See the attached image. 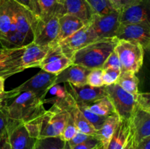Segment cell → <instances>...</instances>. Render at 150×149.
<instances>
[{
  "instance_id": "cell-39",
  "label": "cell",
  "mask_w": 150,
  "mask_h": 149,
  "mask_svg": "<svg viewBox=\"0 0 150 149\" xmlns=\"http://www.w3.org/2000/svg\"><path fill=\"white\" fill-rule=\"evenodd\" d=\"M18 3L23 5L29 10H30L34 15L39 18L40 16V10L38 0H16Z\"/></svg>"
},
{
  "instance_id": "cell-50",
  "label": "cell",
  "mask_w": 150,
  "mask_h": 149,
  "mask_svg": "<svg viewBox=\"0 0 150 149\" xmlns=\"http://www.w3.org/2000/svg\"><path fill=\"white\" fill-rule=\"evenodd\" d=\"M98 146H99V145H98ZM98 146H97V147L94 148H92V149H98Z\"/></svg>"
},
{
  "instance_id": "cell-52",
  "label": "cell",
  "mask_w": 150,
  "mask_h": 149,
  "mask_svg": "<svg viewBox=\"0 0 150 149\" xmlns=\"http://www.w3.org/2000/svg\"><path fill=\"white\" fill-rule=\"evenodd\" d=\"M1 1H2V0H0V4H1Z\"/></svg>"
},
{
  "instance_id": "cell-8",
  "label": "cell",
  "mask_w": 150,
  "mask_h": 149,
  "mask_svg": "<svg viewBox=\"0 0 150 149\" xmlns=\"http://www.w3.org/2000/svg\"><path fill=\"white\" fill-rule=\"evenodd\" d=\"M115 37L118 39L138 42L144 49L148 51L150 46L149 22L127 24L120 23Z\"/></svg>"
},
{
  "instance_id": "cell-16",
  "label": "cell",
  "mask_w": 150,
  "mask_h": 149,
  "mask_svg": "<svg viewBox=\"0 0 150 149\" xmlns=\"http://www.w3.org/2000/svg\"><path fill=\"white\" fill-rule=\"evenodd\" d=\"M59 1L62 6L61 16L66 14L71 15L86 24L90 21L95 14L86 0H59Z\"/></svg>"
},
{
  "instance_id": "cell-20",
  "label": "cell",
  "mask_w": 150,
  "mask_h": 149,
  "mask_svg": "<svg viewBox=\"0 0 150 149\" xmlns=\"http://www.w3.org/2000/svg\"><path fill=\"white\" fill-rule=\"evenodd\" d=\"M51 45H39L30 42L25 46L23 54L21 57L22 67L26 69L39 67L41 62L48 53Z\"/></svg>"
},
{
  "instance_id": "cell-33",
  "label": "cell",
  "mask_w": 150,
  "mask_h": 149,
  "mask_svg": "<svg viewBox=\"0 0 150 149\" xmlns=\"http://www.w3.org/2000/svg\"><path fill=\"white\" fill-rule=\"evenodd\" d=\"M86 84L92 87L104 86L103 81V69L95 68L91 70L87 75Z\"/></svg>"
},
{
  "instance_id": "cell-36",
  "label": "cell",
  "mask_w": 150,
  "mask_h": 149,
  "mask_svg": "<svg viewBox=\"0 0 150 149\" xmlns=\"http://www.w3.org/2000/svg\"><path fill=\"white\" fill-rule=\"evenodd\" d=\"M121 71L112 69H105L103 70V81L104 86L114 84L117 83Z\"/></svg>"
},
{
  "instance_id": "cell-28",
  "label": "cell",
  "mask_w": 150,
  "mask_h": 149,
  "mask_svg": "<svg viewBox=\"0 0 150 149\" xmlns=\"http://www.w3.org/2000/svg\"><path fill=\"white\" fill-rule=\"evenodd\" d=\"M40 10L39 19L48 20L52 17L61 16L62 6L59 0H38Z\"/></svg>"
},
{
  "instance_id": "cell-19",
  "label": "cell",
  "mask_w": 150,
  "mask_h": 149,
  "mask_svg": "<svg viewBox=\"0 0 150 149\" xmlns=\"http://www.w3.org/2000/svg\"><path fill=\"white\" fill-rule=\"evenodd\" d=\"M120 23H139L149 22L148 15V0L125 7L119 11Z\"/></svg>"
},
{
  "instance_id": "cell-18",
  "label": "cell",
  "mask_w": 150,
  "mask_h": 149,
  "mask_svg": "<svg viewBox=\"0 0 150 149\" xmlns=\"http://www.w3.org/2000/svg\"><path fill=\"white\" fill-rule=\"evenodd\" d=\"M133 145L130 121L120 119L106 149H133Z\"/></svg>"
},
{
  "instance_id": "cell-17",
  "label": "cell",
  "mask_w": 150,
  "mask_h": 149,
  "mask_svg": "<svg viewBox=\"0 0 150 149\" xmlns=\"http://www.w3.org/2000/svg\"><path fill=\"white\" fill-rule=\"evenodd\" d=\"M75 102L76 101L67 90L65 86H61L60 83L53 85L48 90L43 99L44 104L51 103L67 112Z\"/></svg>"
},
{
  "instance_id": "cell-26",
  "label": "cell",
  "mask_w": 150,
  "mask_h": 149,
  "mask_svg": "<svg viewBox=\"0 0 150 149\" xmlns=\"http://www.w3.org/2000/svg\"><path fill=\"white\" fill-rule=\"evenodd\" d=\"M68 112L73 118L76 128L79 131L84 133L87 135L96 137L97 130L92 126V124L89 123V121L83 116V113L79 110L76 102H75L74 105L69 110Z\"/></svg>"
},
{
  "instance_id": "cell-27",
  "label": "cell",
  "mask_w": 150,
  "mask_h": 149,
  "mask_svg": "<svg viewBox=\"0 0 150 149\" xmlns=\"http://www.w3.org/2000/svg\"><path fill=\"white\" fill-rule=\"evenodd\" d=\"M139 83V80L136 75V73L132 72H121L117 83L123 90L133 95L136 99V96L139 93L138 89Z\"/></svg>"
},
{
  "instance_id": "cell-31",
  "label": "cell",
  "mask_w": 150,
  "mask_h": 149,
  "mask_svg": "<svg viewBox=\"0 0 150 149\" xmlns=\"http://www.w3.org/2000/svg\"><path fill=\"white\" fill-rule=\"evenodd\" d=\"M78 107H79V110L81 111V112L83 113V116L89 121V123L92 124L94 127H95V129L98 131L100 128L101 127V126L103 124L104 121H105V118L107 117L104 116H100V115H98L97 114L92 112L88 108L87 105L86 104L83 103H77Z\"/></svg>"
},
{
  "instance_id": "cell-38",
  "label": "cell",
  "mask_w": 150,
  "mask_h": 149,
  "mask_svg": "<svg viewBox=\"0 0 150 149\" xmlns=\"http://www.w3.org/2000/svg\"><path fill=\"white\" fill-rule=\"evenodd\" d=\"M136 105L140 109L150 112V93L149 92H139L136 97Z\"/></svg>"
},
{
  "instance_id": "cell-42",
  "label": "cell",
  "mask_w": 150,
  "mask_h": 149,
  "mask_svg": "<svg viewBox=\"0 0 150 149\" xmlns=\"http://www.w3.org/2000/svg\"><path fill=\"white\" fill-rule=\"evenodd\" d=\"M92 137H94V136H90V135H87V134H84V133H82L81 131H79L78 130V131L76 132V134H75L74 137L70 140L69 141H67V144H68L69 147H70V149L73 148V147L75 146L81 144V143H83L86 140H87L88 139L91 138Z\"/></svg>"
},
{
  "instance_id": "cell-3",
  "label": "cell",
  "mask_w": 150,
  "mask_h": 149,
  "mask_svg": "<svg viewBox=\"0 0 150 149\" xmlns=\"http://www.w3.org/2000/svg\"><path fill=\"white\" fill-rule=\"evenodd\" d=\"M118 42L116 37L98 39L76 51L72 58L73 64L92 70L103 68L105 60L115 48Z\"/></svg>"
},
{
  "instance_id": "cell-5",
  "label": "cell",
  "mask_w": 150,
  "mask_h": 149,
  "mask_svg": "<svg viewBox=\"0 0 150 149\" xmlns=\"http://www.w3.org/2000/svg\"><path fill=\"white\" fill-rule=\"evenodd\" d=\"M105 88L116 114L121 120L130 121L136 107L134 96L123 90L117 83L105 86Z\"/></svg>"
},
{
  "instance_id": "cell-53",
  "label": "cell",
  "mask_w": 150,
  "mask_h": 149,
  "mask_svg": "<svg viewBox=\"0 0 150 149\" xmlns=\"http://www.w3.org/2000/svg\"><path fill=\"white\" fill-rule=\"evenodd\" d=\"M108 1H110V0H108Z\"/></svg>"
},
{
  "instance_id": "cell-15",
  "label": "cell",
  "mask_w": 150,
  "mask_h": 149,
  "mask_svg": "<svg viewBox=\"0 0 150 149\" xmlns=\"http://www.w3.org/2000/svg\"><path fill=\"white\" fill-rule=\"evenodd\" d=\"M64 86L77 103L89 104L107 96L105 86L92 87L86 84L76 86L68 83H64Z\"/></svg>"
},
{
  "instance_id": "cell-43",
  "label": "cell",
  "mask_w": 150,
  "mask_h": 149,
  "mask_svg": "<svg viewBox=\"0 0 150 149\" xmlns=\"http://www.w3.org/2000/svg\"><path fill=\"white\" fill-rule=\"evenodd\" d=\"M25 49V46L14 48H0V60L9 58L17 54L22 53Z\"/></svg>"
},
{
  "instance_id": "cell-14",
  "label": "cell",
  "mask_w": 150,
  "mask_h": 149,
  "mask_svg": "<svg viewBox=\"0 0 150 149\" xmlns=\"http://www.w3.org/2000/svg\"><path fill=\"white\" fill-rule=\"evenodd\" d=\"M130 131L134 144L150 137V112L140 109L136 105L130 119Z\"/></svg>"
},
{
  "instance_id": "cell-23",
  "label": "cell",
  "mask_w": 150,
  "mask_h": 149,
  "mask_svg": "<svg viewBox=\"0 0 150 149\" xmlns=\"http://www.w3.org/2000/svg\"><path fill=\"white\" fill-rule=\"evenodd\" d=\"M13 0H2L0 4V43L1 46L10 30L13 16Z\"/></svg>"
},
{
  "instance_id": "cell-29",
  "label": "cell",
  "mask_w": 150,
  "mask_h": 149,
  "mask_svg": "<svg viewBox=\"0 0 150 149\" xmlns=\"http://www.w3.org/2000/svg\"><path fill=\"white\" fill-rule=\"evenodd\" d=\"M86 105L92 112L100 116L108 117L116 113L114 107L107 96Z\"/></svg>"
},
{
  "instance_id": "cell-10",
  "label": "cell",
  "mask_w": 150,
  "mask_h": 149,
  "mask_svg": "<svg viewBox=\"0 0 150 149\" xmlns=\"http://www.w3.org/2000/svg\"><path fill=\"white\" fill-rule=\"evenodd\" d=\"M57 74L40 70L39 72L18 87L13 89V91L19 94L21 92H31L36 94L46 95L48 89L54 84Z\"/></svg>"
},
{
  "instance_id": "cell-51",
  "label": "cell",
  "mask_w": 150,
  "mask_h": 149,
  "mask_svg": "<svg viewBox=\"0 0 150 149\" xmlns=\"http://www.w3.org/2000/svg\"><path fill=\"white\" fill-rule=\"evenodd\" d=\"M2 48V46H1V43H0V48Z\"/></svg>"
},
{
  "instance_id": "cell-24",
  "label": "cell",
  "mask_w": 150,
  "mask_h": 149,
  "mask_svg": "<svg viewBox=\"0 0 150 149\" xmlns=\"http://www.w3.org/2000/svg\"><path fill=\"white\" fill-rule=\"evenodd\" d=\"M120 121V118L116 113L109 115L105 118L103 124L97 131L96 137L100 142L103 149H106Z\"/></svg>"
},
{
  "instance_id": "cell-44",
  "label": "cell",
  "mask_w": 150,
  "mask_h": 149,
  "mask_svg": "<svg viewBox=\"0 0 150 149\" xmlns=\"http://www.w3.org/2000/svg\"><path fill=\"white\" fill-rule=\"evenodd\" d=\"M100 145V142L96 137H92L83 143L73 147L72 149H92Z\"/></svg>"
},
{
  "instance_id": "cell-21",
  "label": "cell",
  "mask_w": 150,
  "mask_h": 149,
  "mask_svg": "<svg viewBox=\"0 0 150 149\" xmlns=\"http://www.w3.org/2000/svg\"><path fill=\"white\" fill-rule=\"evenodd\" d=\"M89 71L90 70L86 67L73 64L57 74L54 84L68 83L76 86L86 85Z\"/></svg>"
},
{
  "instance_id": "cell-11",
  "label": "cell",
  "mask_w": 150,
  "mask_h": 149,
  "mask_svg": "<svg viewBox=\"0 0 150 149\" xmlns=\"http://www.w3.org/2000/svg\"><path fill=\"white\" fill-rule=\"evenodd\" d=\"M72 64V60L64 56L58 42H55L51 44V48L39 68L57 75Z\"/></svg>"
},
{
  "instance_id": "cell-47",
  "label": "cell",
  "mask_w": 150,
  "mask_h": 149,
  "mask_svg": "<svg viewBox=\"0 0 150 149\" xmlns=\"http://www.w3.org/2000/svg\"><path fill=\"white\" fill-rule=\"evenodd\" d=\"M4 82L5 79L2 77H0V93L4 91Z\"/></svg>"
},
{
  "instance_id": "cell-46",
  "label": "cell",
  "mask_w": 150,
  "mask_h": 149,
  "mask_svg": "<svg viewBox=\"0 0 150 149\" xmlns=\"http://www.w3.org/2000/svg\"><path fill=\"white\" fill-rule=\"evenodd\" d=\"M0 149H11L10 143H9L7 132L0 137Z\"/></svg>"
},
{
  "instance_id": "cell-13",
  "label": "cell",
  "mask_w": 150,
  "mask_h": 149,
  "mask_svg": "<svg viewBox=\"0 0 150 149\" xmlns=\"http://www.w3.org/2000/svg\"><path fill=\"white\" fill-rule=\"evenodd\" d=\"M7 132L11 149H34L37 139L29 136L23 123L10 120Z\"/></svg>"
},
{
  "instance_id": "cell-34",
  "label": "cell",
  "mask_w": 150,
  "mask_h": 149,
  "mask_svg": "<svg viewBox=\"0 0 150 149\" xmlns=\"http://www.w3.org/2000/svg\"><path fill=\"white\" fill-rule=\"evenodd\" d=\"M42 115L35 118V119L31 120V121H27L26 123H23L28 134H29L30 137H33V138H39L41 127V120H42Z\"/></svg>"
},
{
  "instance_id": "cell-45",
  "label": "cell",
  "mask_w": 150,
  "mask_h": 149,
  "mask_svg": "<svg viewBox=\"0 0 150 149\" xmlns=\"http://www.w3.org/2000/svg\"><path fill=\"white\" fill-rule=\"evenodd\" d=\"M18 94L16 92L13 91V89L8 91H4L0 93V103H7L8 101L13 99Z\"/></svg>"
},
{
  "instance_id": "cell-41",
  "label": "cell",
  "mask_w": 150,
  "mask_h": 149,
  "mask_svg": "<svg viewBox=\"0 0 150 149\" xmlns=\"http://www.w3.org/2000/svg\"><path fill=\"white\" fill-rule=\"evenodd\" d=\"M10 122L5 110H4V104L1 108H0V137L7 132V127Z\"/></svg>"
},
{
  "instance_id": "cell-48",
  "label": "cell",
  "mask_w": 150,
  "mask_h": 149,
  "mask_svg": "<svg viewBox=\"0 0 150 149\" xmlns=\"http://www.w3.org/2000/svg\"><path fill=\"white\" fill-rule=\"evenodd\" d=\"M98 149H103L102 148V146H101V145H100L98 146Z\"/></svg>"
},
{
  "instance_id": "cell-40",
  "label": "cell",
  "mask_w": 150,
  "mask_h": 149,
  "mask_svg": "<svg viewBox=\"0 0 150 149\" xmlns=\"http://www.w3.org/2000/svg\"><path fill=\"white\" fill-rule=\"evenodd\" d=\"M143 0H110L111 6L114 10L120 11L125 7L140 3Z\"/></svg>"
},
{
  "instance_id": "cell-25",
  "label": "cell",
  "mask_w": 150,
  "mask_h": 149,
  "mask_svg": "<svg viewBox=\"0 0 150 149\" xmlns=\"http://www.w3.org/2000/svg\"><path fill=\"white\" fill-rule=\"evenodd\" d=\"M22 54L23 53L0 60V77L7 79L10 76L25 70L22 67L21 61Z\"/></svg>"
},
{
  "instance_id": "cell-9",
  "label": "cell",
  "mask_w": 150,
  "mask_h": 149,
  "mask_svg": "<svg viewBox=\"0 0 150 149\" xmlns=\"http://www.w3.org/2000/svg\"><path fill=\"white\" fill-rule=\"evenodd\" d=\"M92 30L99 39L115 37L120 26L119 11L114 10L107 14H94L89 22Z\"/></svg>"
},
{
  "instance_id": "cell-32",
  "label": "cell",
  "mask_w": 150,
  "mask_h": 149,
  "mask_svg": "<svg viewBox=\"0 0 150 149\" xmlns=\"http://www.w3.org/2000/svg\"><path fill=\"white\" fill-rule=\"evenodd\" d=\"M95 14H107L114 10L108 0H86Z\"/></svg>"
},
{
  "instance_id": "cell-35",
  "label": "cell",
  "mask_w": 150,
  "mask_h": 149,
  "mask_svg": "<svg viewBox=\"0 0 150 149\" xmlns=\"http://www.w3.org/2000/svg\"><path fill=\"white\" fill-rule=\"evenodd\" d=\"M77 131L78 129L76 127V124H75L74 121H73V118L70 115L68 120H67V123H66L65 126H64V129H63L62 131L61 135L59 137H61L62 140L67 142L74 137V135L76 134Z\"/></svg>"
},
{
  "instance_id": "cell-22",
  "label": "cell",
  "mask_w": 150,
  "mask_h": 149,
  "mask_svg": "<svg viewBox=\"0 0 150 149\" xmlns=\"http://www.w3.org/2000/svg\"><path fill=\"white\" fill-rule=\"evenodd\" d=\"M85 23L78 18L71 15H63L59 18V34L56 42H59L83 27Z\"/></svg>"
},
{
  "instance_id": "cell-30",
  "label": "cell",
  "mask_w": 150,
  "mask_h": 149,
  "mask_svg": "<svg viewBox=\"0 0 150 149\" xmlns=\"http://www.w3.org/2000/svg\"><path fill=\"white\" fill-rule=\"evenodd\" d=\"M34 149H70L67 142L60 137L37 139Z\"/></svg>"
},
{
  "instance_id": "cell-37",
  "label": "cell",
  "mask_w": 150,
  "mask_h": 149,
  "mask_svg": "<svg viewBox=\"0 0 150 149\" xmlns=\"http://www.w3.org/2000/svg\"><path fill=\"white\" fill-rule=\"evenodd\" d=\"M102 69L103 70H105V69H112V70L122 71L121 64H120L118 55H117L115 50L112 51V53L110 54L109 56L105 60Z\"/></svg>"
},
{
  "instance_id": "cell-49",
  "label": "cell",
  "mask_w": 150,
  "mask_h": 149,
  "mask_svg": "<svg viewBox=\"0 0 150 149\" xmlns=\"http://www.w3.org/2000/svg\"><path fill=\"white\" fill-rule=\"evenodd\" d=\"M4 103H0V108H1V107L3 106V105H4Z\"/></svg>"
},
{
  "instance_id": "cell-12",
  "label": "cell",
  "mask_w": 150,
  "mask_h": 149,
  "mask_svg": "<svg viewBox=\"0 0 150 149\" xmlns=\"http://www.w3.org/2000/svg\"><path fill=\"white\" fill-rule=\"evenodd\" d=\"M59 34V18L52 17L48 20L38 18L34 31L32 42L39 45H48L56 42Z\"/></svg>"
},
{
  "instance_id": "cell-4",
  "label": "cell",
  "mask_w": 150,
  "mask_h": 149,
  "mask_svg": "<svg viewBox=\"0 0 150 149\" xmlns=\"http://www.w3.org/2000/svg\"><path fill=\"white\" fill-rule=\"evenodd\" d=\"M115 51L118 55L121 72H139L143 64L144 49L139 43L136 42L118 39Z\"/></svg>"
},
{
  "instance_id": "cell-1",
  "label": "cell",
  "mask_w": 150,
  "mask_h": 149,
  "mask_svg": "<svg viewBox=\"0 0 150 149\" xmlns=\"http://www.w3.org/2000/svg\"><path fill=\"white\" fill-rule=\"evenodd\" d=\"M13 21L8 36L2 44L4 48H19L32 42L38 23V18L16 0H13Z\"/></svg>"
},
{
  "instance_id": "cell-2",
  "label": "cell",
  "mask_w": 150,
  "mask_h": 149,
  "mask_svg": "<svg viewBox=\"0 0 150 149\" xmlns=\"http://www.w3.org/2000/svg\"><path fill=\"white\" fill-rule=\"evenodd\" d=\"M45 95L21 92L13 99L10 105L4 103V110L12 121L26 123L42 115L45 112Z\"/></svg>"
},
{
  "instance_id": "cell-7",
  "label": "cell",
  "mask_w": 150,
  "mask_h": 149,
  "mask_svg": "<svg viewBox=\"0 0 150 149\" xmlns=\"http://www.w3.org/2000/svg\"><path fill=\"white\" fill-rule=\"evenodd\" d=\"M98 39H99L88 23L71 36L59 42L58 44L64 56L72 60L76 51Z\"/></svg>"
},
{
  "instance_id": "cell-6",
  "label": "cell",
  "mask_w": 150,
  "mask_h": 149,
  "mask_svg": "<svg viewBox=\"0 0 150 149\" xmlns=\"http://www.w3.org/2000/svg\"><path fill=\"white\" fill-rule=\"evenodd\" d=\"M69 116L70 113L67 110L52 105L42 116L39 138L59 137Z\"/></svg>"
}]
</instances>
